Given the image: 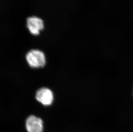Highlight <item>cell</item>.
<instances>
[{"label":"cell","instance_id":"obj_3","mask_svg":"<svg viewBox=\"0 0 133 132\" xmlns=\"http://www.w3.org/2000/svg\"><path fill=\"white\" fill-rule=\"evenodd\" d=\"M25 127L28 132H43V121L39 118L31 115L26 120Z\"/></svg>","mask_w":133,"mask_h":132},{"label":"cell","instance_id":"obj_5","mask_svg":"<svg viewBox=\"0 0 133 132\" xmlns=\"http://www.w3.org/2000/svg\"><path fill=\"white\" fill-rule=\"evenodd\" d=\"M132 94H133V93H132Z\"/></svg>","mask_w":133,"mask_h":132},{"label":"cell","instance_id":"obj_2","mask_svg":"<svg viewBox=\"0 0 133 132\" xmlns=\"http://www.w3.org/2000/svg\"><path fill=\"white\" fill-rule=\"evenodd\" d=\"M26 26L31 34L37 36L44 28V21L37 16H31L27 19Z\"/></svg>","mask_w":133,"mask_h":132},{"label":"cell","instance_id":"obj_4","mask_svg":"<svg viewBox=\"0 0 133 132\" xmlns=\"http://www.w3.org/2000/svg\"><path fill=\"white\" fill-rule=\"evenodd\" d=\"M35 97L38 102L44 106L51 105L54 100L53 92L50 89L46 87H43L38 90Z\"/></svg>","mask_w":133,"mask_h":132},{"label":"cell","instance_id":"obj_1","mask_svg":"<svg viewBox=\"0 0 133 132\" xmlns=\"http://www.w3.org/2000/svg\"><path fill=\"white\" fill-rule=\"evenodd\" d=\"M26 59L29 66L33 68L43 67L46 64L44 53L38 49L30 50L27 54Z\"/></svg>","mask_w":133,"mask_h":132}]
</instances>
